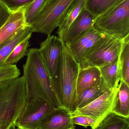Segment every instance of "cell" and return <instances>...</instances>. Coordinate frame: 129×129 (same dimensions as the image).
<instances>
[{"label": "cell", "instance_id": "6da1fadb", "mask_svg": "<svg viewBox=\"0 0 129 129\" xmlns=\"http://www.w3.org/2000/svg\"><path fill=\"white\" fill-rule=\"evenodd\" d=\"M26 56L22 76L25 90L26 103L42 98L48 101L54 107H61L38 48L29 49Z\"/></svg>", "mask_w": 129, "mask_h": 129}, {"label": "cell", "instance_id": "7a4b0ae2", "mask_svg": "<svg viewBox=\"0 0 129 129\" xmlns=\"http://www.w3.org/2000/svg\"><path fill=\"white\" fill-rule=\"evenodd\" d=\"M26 104L23 77L0 84V129L14 123Z\"/></svg>", "mask_w": 129, "mask_h": 129}, {"label": "cell", "instance_id": "3957f363", "mask_svg": "<svg viewBox=\"0 0 129 129\" xmlns=\"http://www.w3.org/2000/svg\"><path fill=\"white\" fill-rule=\"evenodd\" d=\"M79 69V63L63 43L59 73V101L61 107L70 113L77 109L76 85Z\"/></svg>", "mask_w": 129, "mask_h": 129}, {"label": "cell", "instance_id": "277c9868", "mask_svg": "<svg viewBox=\"0 0 129 129\" xmlns=\"http://www.w3.org/2000/svg\"><path fill=\"white\" fill-rule=\"evenodd\" d=\"M128 37L120 39L107 35L84 55L79 64L80 68H99L117 62L123 44Z\"/></svg>", "mask_w": 129, "mask_h": 129}, {"label": "cell", "instance_id": "5b68a950", "mask_svg": "<svg viewBox=\"0 0 129 129\" xmlns=\"http://www.w3.org/2000/svg\"><path fill=\"white\" fill-rule=\"evenodd\" d=\"M94 29L104 34L124 39L129 36V0L95 19Z\"/></svg>", "mask_w": 129, "mask_h": 129}, {"label": "cell", "instance_id": "8992f818", "mask_svg": "<svg viewBox=\"0 0 129 129\" xmlns=\"http://www.w3.org/2000/svg\"><path fill=\"white\" fill-rule=\"evenodd\" d=\"M75 0H48L30 26L32 32L47 36L60 25L68 9Z\"/></svg>", "mask_w": 129, "mask_h": 129}, {"label": "cell", "instance_id": "52a82bcc", "mask_svg": "<svg viewBox=\"0 0 129 129\" xmlns=\"http://www.w3.org/2000/svg\"><path fill=\"white\" fill-rule=\"evenodd\" d=\"M63 45L62 40L55 36L51 35L41 42L39 49L45 67L50 78L54 90L59 101V73Z\"/></svg>", "mask_w": 129, "mask_h": 129}, {"label": "cell", "instance_id": "ba28073f", "mask_svg": "<svg viewBox=\"0 0 129 129\" xmlns=\"http://www.w3.org/2000/svg\"><path fill=\"white\" fill-rule=\"evenodd\" d=\"M54 108L42 98L26 103L14 124L19 129H38L40 121Z\"/></svg>", "mask_w": 129, "mask_h": 129}, {"label": "cell", "instance_id": "9c48e42d", "mask_svg": "<svg viewBox=\"0 0 129 129\" xmlns=\"http://www.w3.org/2000/svg\"><path fill=\"white\" fill-rule=\"evenodd\" d=\"M119 89V85L117 88L110 89L86 106L78 108L73 112L70 113L71 116H88L92 117L96 120L95 127L97 128L106 117L112 112Z\"/></svg>", "mask_w": 129, "mask_h": 129}, {"label": "cell", "instance_id": "30bf717a", "mask_svg": "<svg viewBox=\"0 0 129 129\" xmlns=\"http://www.w3.org/2000/svg\"><path fill=\"white\" fill-rule=\"evenodd\" d=\"M107 35L94 28L84 33L67 44L74 59L79 63L84 55Z\"/></svg>", "mask_w": 129, "mask_h": 129}, {"label": "cell", "instance_id": "8fae6325", "mask_svg": "<svg viewBox=\"0 0 129 129\" xmlns=\"http://www.w3.org/2000/svg\"><path fill=\"white\" fill-rule=\"evenodd\" d=\"M70 113L62 107L55 108L39 122L38 129H75Z\"/></svg>", "mask_w": 129, "mask_h": 129}, {"label": "cell", "instance_id": "7c38bea8", "mask_svg": "<svg viewBox=\"0 0 129 129\" xmlns=\"http://www.w3.org/2000/svg\"><path fill=\"white\" fill-rule=\"evenodd\" d=\"M95 17L85 9L72 23L61 40L67 44L87 31L93 28Z\"/></svg>", "mask_w": 129, "mask_h": 129}, {"label": "cell", "instance_id": "4fadbf2b", "mask_svg": "<svg viewBox=\"0 0 129 129\" xmlns=\"http://www.w3.org/2000/svg\"><path fill=\"white\" fill-rule=\"evenodd\" d=\"M28 26L24 16V8L11 13L7 22L0 28V44Z\"/></svg>", "mask_w": 129, "mask_h": 129}, {"label": "cell", "instance_id": "5bb4252c", "mask_svg": "<svg viewBox=\"0 0 129 129\" xmlns=\"http://www.w3.org/2000/svg\"><path fill=\"white\" fill-rule=\"evenodd\" d=\"M101 77V75L98 68L89 67L80 68L76 85L77 96L83 91L95 85Z\"/></svg>", "mask_w": 129, "mask_h": 129}, {"label": "cell", "instance_id": "9a60e30c", "mask_svg": "<svg viewBox=\"0 0 129 129\" xmlns=\"http://www.w3.org/2000/svg\"><path fill=\"white\" fill-rule=\"evenodd\" d=\"M32 28L28 26L22 29L8 40L0 44V67L4 65L5 61L18 44L28 38H31Z\"/></svg>", "mask_w": 129, "mask_h": 129}, {"label": "cell", "instance_id": "2e32d148", "mask_svg": "<svg viewBox=\"0 0 129 129\" xmlns=\"http://www.w3.org/2000/svg\"><path fill=\"white\" fill-rule=\"evenodd\" d=\"M112 112L120 116L129 119V85L122 80L119 84Z\"/></svg>", "mask_w": 129, "mask_h": 129}, {"label": "cell", "instance_id": "e0dca14e", "mask_svg": "<svg viewBox=\"0 0 129 129\" xmlns=\"http://www.w3.org/2000/svg\"><path fill=\"white\" fill-rule=\"evenodd\" d=\"M110 89L101 76L100 80L95 85L87 89L78 95L77 109L86 106Z\"/></svg>", "mask_w": 129, "mask_h": 129}, {"label": "cell", "instance_id": "ac0fdd59", "mask_svg": "<svg viewBox=\"0 0 129 129\" xmlns=\"http://www.w3.org/2000/svg\"><path fill=\"white\" fill-rule=\"evenodd\" d=\"M85 0H75L64 16L58 30V38L61 39L73 21L85 8Z\"/></svg>", "mask_w": 129, "mask_h": 129}, {"label": "cell", "instance_id": "d6986e66", "mask_svg": "<svg viewBox=\"0 0 129 129\" xmlns=\"http://www.w3.org/2000/svg\"><path fill=\"white\" fill-rule=\"evenodd\" d=\"M125 0H85L84 9L95 18L118 6Z\"/></svg>", "mask_w": 129, "mask_h": 129}, {"label": "cell", "instance_id": "ffe728a7", "mask_svg": "<svg viewBox=\"0 0 129 129\" xmlns=\"http://www.w3.org/2000/svg\"><path fill=\"white\" fill-rule=\"evenodd\" d=\"M119 60V59H118ZM101 77L110 89L117 88L120 81L119 61L98 68Z\"/></svg>", "mask_w": 129, "mask_h": 129}, {"label": "cell", "instance_id": "44dd1931", "mask_svg": "<svg viewBox=\"0 0 129 129\" xmlns=\"http://www.w3.org/2000/svg\"><path fill=\"white\" fill-rule=\"evenodd\" d=\"M95 129H129V119L110 113Z\"/></svg>", "mask_w": 129, "mask_h": 129}, {"label": "cell", "instance_id": "7402d4cb", "mask_svg": "<svg viewBox=\"0 0 129 129\" xmlns=\"http://www.w3.org/2000/svg\"><path fill=\"white\" fill-rule=\"evenodd\" d=\"M118 61L120 80L129 85V37L123 44Z\"/></svg>", "mask_w": 129, "mask_h": 129}, {"label": "cell", "instance_id": "603a6c76", "mask_svg": "<svg viewBox=\"0 0 129 129\" xmlns=\"http://www.w3.org/2000/svg\"><path fill=\"white\" fill-rule=\"evenodd\" d=\"M30 38H27L15 47L5 60L4 65L15 64L26 56L28 48L30 46L29 40Z\"/></svg>", "mask_w": 129, "mask_h": 129}, {"label": "cell", "instance_id": "cb8c5ba5", "mask_svg": "<svg viewBox=\"0 0 129 129\" xmlns=\"http://www.w3.org/2000/svg\"><path fill=\"white\" fill-rule=\"evenodd\" d=\"M48 0H35L28 7L24 8V16L28 25L35 20L45 4Z\"/></svg>", "mask_w": 129, "mask_h": 129}, {"label": "cell", "instance_id": "d4e9b609", "mask_svg": "<svg viewBox=\"0 0 129 129\" xmlns=\"http://www.w3.org/2000/svg\"><path fill=\"white\" fill-rule=\"evenodd\" d=\"M20 70L15 64H5L0 67V84L13 80L20 75Z\"/></svg>", "mask_w": 129, "mask_h": 129}, {"label": "cell", "instance_id": "484cf974", "mask_svg": "<svg viewBox=\"0 0 129 129\" xmlns=\"http://www.w3.org/2000/svg\"><path fill=\"white\" fill-rule=\"evenodd\" d=\"M35 0H0L7 7L11 13L26 7Z\"/></svg>", "mask_w": 129, "mask_h": 129}, {"label": "cell", "instance_id": "4316f807", "mask_svg": "<svg viewBox=\"0 0 129 129\" xmlns=\"http://www.w3.org/2000/svg\"><path fill=\"white\" fill-rule=\"evenodd\" d=\"M73 123L75 125H80L87 128L91 126L92 129L96 128V120L91 116H78L72 117Z\"/></svg>", "mask_w": 129, "mask_h": 129}, {"label": "cell", "instance_id": "83f0119b", "mask_svg": "<svg viewBox=\"0 0 129 129\" xmlns=\"http://www.w3.org/2000/svg\"><path fill=\"white\" fill-rule=\"evenodd\" d=\"M11 14L7 7L0 1V28L6 23Z\"/></svg>", "mask_w": 129, "mask_h": 129}, {"label": "cell", "instance_id": "f1b7e54d", "mask_svg": "<svg viewBox=\"0 0 129 129\" xmlns=\"http://www.w3.org/2000/svg\"><path fill=\"white\" fill-rule=\"evenodd\" d=\"M7 129H16V125H15L14 123H13V125H11Z\"/></svg>", "mask_w": 129, "mask_h": 129}]
</instances>
